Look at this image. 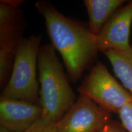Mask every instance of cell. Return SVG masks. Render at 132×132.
Wrapping results in <instances>:
<instances>
[{"mask_svg": "<svg viewBox=\"0 0 132 132\" xmlns=\"http://www.w3.org/2000/svg\"><path fill=\"white\" fill-rule=\"evenodd\" d=\"M35 6L45 19L52 46L61 55L70 80L77 81L96 59L95 36L86 24L66 17L48 1H37Z\"/></svg>", "mask_w": 132, "mask_h": 132, "instance_id": "obj_1", "label": "cell"}, {"mask_svg": "<svg viewBox=\"0 0 132 132\" xmlns=\"http://www.w3.org/2000/svg\"><path fill=\"white\" fill-rule=\"evenodd\" d=\"M41 120L54 123L61 119L77 101L61 63L52 45L41 46L38 57Z\"/></svg>", "mask_w": 132, "mask_h": 132, "instance_id": "obj_2", "label": "cell"}, {"mask_svg": "<svg viewBox=\"0 0 132 132\" xmlns=\"http://www.w3.org/2000/svg\"><path fill=\"white\" fill-rule=\"evenodd\" d=\"M42 36L23 38L16 48L12 70L1 97L23 100L39 105L37 67Z\"/></svg>", "mask_w": 132, "mask_h": 132, "instance_id": "obj_3", "label": "cell"}, {"mask_svg": "<svg viewBox=\"0 0 132 132\" xmlns=\"http://www.w3.org/2000/svg\"><path fill=\"white\" fill-rule=\"evenodd\" d=\"M80 95L89 97L110 113H119L132 102V94L120 85L101 62H97L77 88Z\"/></svg>", "mask_w": 132, "mask_h": 132, "instance_id": "obj_4", "label": "cell"}, {"mask_svg": "<svg viewBox=\"0 0 132 132\" xmlns=\"http://www.w3.org/2000/svg\"><path fill=\"white\" fill-rule=\"evenodd\" d=\"M23 1H0V81L6 82L12 72L15 54L25 28Z\"/></svg>", "mask_w": 132, "mask_h": 132, "instance_id": "obj_5", "label": "cell"}, {"mask_svg": "<svg viewBox=\"0 0 132 132\" xmlns=\"http://www.w3.org/2000/svg\"><path fill=\"white\" fill-rule=\"evenodd\" d=\"M111 120V113L80 95L56 126L57 132H100Z\"/></svg>", "mask_w": 132, "mask_h": 132, "instance_id": "obj_6", "label": "cell"}, {"mask_svg": "<svg viewBox=\"0 0 132 132\" xmlns=\"http://www.w3.org/2000/svg\"><path fill=\"white\" fill-rule=\"evenodd\" d=\"M132 23V0L120 7L95 36L98 52L128 49Z\"/></svg>", "mask_w": 132, "mask_h": 132, "instance_id": "obj_7", "label": "cell"}, {"mask_svg": "<svg viewBox=\"0 0 132 132\" xmlns=\"http://www.w3.org/2000/svg\"><path fill=\"white\" fill-rule=\"evenodd\" d=\"M42 116L40 105L0 98V125L13 132H26Z\"/></svg>", "mask_w": 132, "mask_h": 132, "instance_id": "obj_8", "label": "cell"}, {"mask_svg": "<svg viewBox=\"0 0 132 132\" xmlns=\"http://www.w3.org/2000/svg\"><path fill=\"white\" fill-rule=\"evenodd\" d=\"M125 2V0H85L84 4L89 15V27L92 34L96 36Z\"/></svg>", "mask_w": 132, "mask_h": 132, "instance_id": "obj_9", "label": "cell"}, {"mask_svg": "<svg viewBox=\"0 0 132 132\" xmlns=\"http://www.w3.org/2000/svg\"><path fill=\"white\" fill-rule=\"evenodd\" d=\"M103 53L111 63L115 75L132 94V44L124 50H110Z\"/></svg>", "mask_w": 132, "mask_h": 132, "instance_id": "obj_10", "label": "cell"}, {"mask_svg": "<svg viewBox=\"0 0 132 132\" xmlns=\"http://www.w3.org/2000/svg\"><path fill=\"white\" fill-rule=\"evenodd\" d=\"M119 118L127 132H132V102L123 107L118 113Z\"/></svg>", "mask_w": 132, "mask_h": 132, "instance_id": "obj_11", "label": "cell"}, {"mask_svg": "<svg viewBox=\"0 0 132 132\" xmlns=\"http://www.w3.org/2000/svg\"><path fill=\"white\" fill-rule=\"evenodd\" d=\"M56 124L46 123L40 119L26 132H57Z\"/></svg>", "mask_w": 132, "mask_h": 132, "instance_id": "obj_12", "label": "cell"}, {"mask_svg": "<svg viewBox=\"0 0 132 132\" xmlns=\"http://www.w3.org/2000/svg\"><path fill=\"white\" fill-rule=\"evenodd\" d=\"M100 132H127L122 125L118 121L111 120L104 126Z\"/></svg>", "mask_w": 132, "mask_h": 132, "instance_id": "obj_13", "label": "cell"}, {"mask_svg": "<svg viewBox=\"0 0 132 132\" xmlns=\"http://www.w3.org/2000/svg\"><path fill=\"white\" fill-rule=\"evenodd\" d=\"M0 132H13V131H11V130H8L7 128L3 127L0 125Z\"/></svg>", "mask_w": 132, "mask_h": 132, "instance_id": "obj_14", "label": "cell"}]
</instances>
